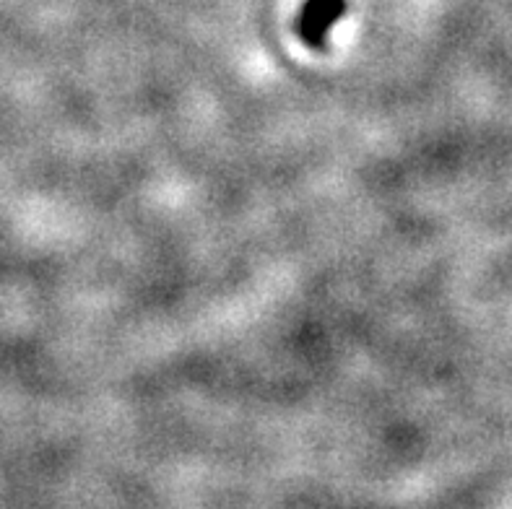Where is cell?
Wrapping results in <instances>:
<instances>
[{
  "label": "cell",
  "mask_w": 512,
  "mask_h": 509,
  "mask_svg": "<svg viewBox=\"0 0 512 509\" xmlns=\"http://www.w3.org/2000/svg\"><path fill=\"white\" fill-rule=\"evenodd\" d=\"M346 8H349L346 0H307L297 21L302 42L312 50H325L331 29L344 19Z\"/></svg>",
  "instance_id": "6da1fadb"
}]
</instances>
